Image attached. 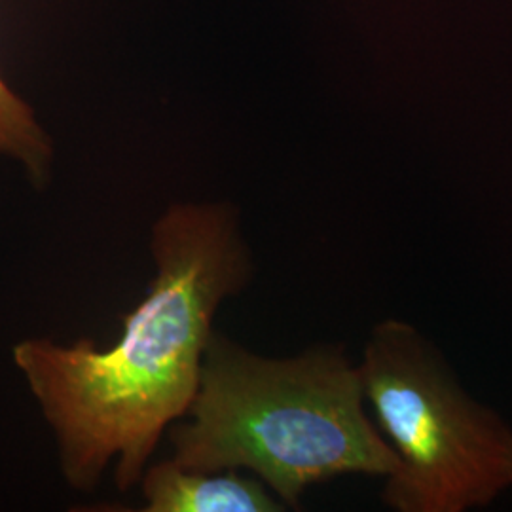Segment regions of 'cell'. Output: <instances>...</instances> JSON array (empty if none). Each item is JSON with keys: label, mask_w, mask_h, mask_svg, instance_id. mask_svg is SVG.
<instances>
[{"label": "cell", "mask_w": 512, "mask_h": 512, "mask_svg": "<svg viewBox=\"0 0 512 512\" xmlns=\"http://www.w3.org/2000/svg\"><path fill=\"white\" fill-rule=\"evenodd\" d=\"M357 366L368 412L399 459L385 507L467 512L512 490L511 423L476 401L412 323H378Z\"/></svg>", "instance_id": "3"}, {"label": "cell", "mask_w": 512, "mask_h": 512, "mask_svg": "<svg viewBox=\"0 0 512 512\" xmlns=\"http://www.w3.org/2000/svg\"><path fill=\"white\" fill-rule=\"evenodd\" d=\"M152 256L147 296L109 349L90 338H27L12 349L54 433L61 473L80 492L112 463L122 492L141 480L162 433L196 397L215 313L253 274L226 203H173L152 228Z\"/></svg>", "instance_id": "1"}, {"label": "cell", "mask_w": 512, "mask_h": 512, "mask_svg": "<svg viewBox=\"0 0 512 512\" xmlns=\"http://www.w3.org/2000/svg\"><path fill=\"white\" fill-rule=\"evenodd\" d=\"M186 416L169 435L173 461L251 471L285 509H298L313 484L387 478L399 467L368 412L359 366L340 346L270 359L213 332Z\"/></svg>", "instance_id": "2"}, {"label": "cell", "mask_w": 512, "mask_h": 512, "mask_svg": "<svg viewBox=\"0 0 512 512\" xmlns=\"http://www.w3.org/2000/svg\"><path fill=\"white\" fill-rule=\"evenodd\" d=\"M0 156L23 165L37 186L48 181L52 143L38 124L33 109L0 76Z\"/></svg>", "instance_id": "5"}, {"label": "cell", "mask_w": 512, "mask_h": 512, "mask_svg": "<svg viewBox=\"0 0 512 512\" xmlns=\"http://www.w3.org/2000/svg\"><path fill=\"white\" fill-rule=\"evenodd\" d=\"M147 512H279L285 505L270 488L236 469L202 471L167 459L141 475Z\"/></svg>", "instance_id": "4"}]
</instances>
